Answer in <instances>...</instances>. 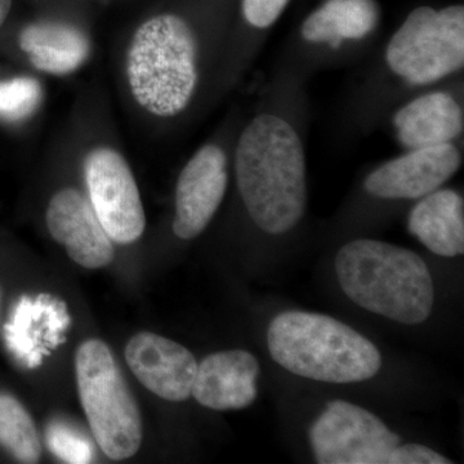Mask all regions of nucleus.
Here are the masks:
<instances>
[{"label":"nucleus","mask_w":464,"mask_h":464,"mask_svg":"<svg viewBox=\"0 0 464 464\" xmlns=\"http://www.w3.org/2000/svg\"><path fill=\"white\" fill-rule=\"evenodd\" d=\"M261 366L244 350L221 351L198 364L191 395L212 411H239L257 398Z\"/></svg>","instance_id":"obj_14"},{"label":"nucleus","mask_w":464,"mask_h":464,"mask_svg":"<svg viewBox=\"0 0 464 464\" xmlns=\"http://www.w3.org/2000/svg\"><path fill=\"white\" fill-rule=\"evenodd\" d=\"M378 16L374 0H328L304 21L302 36L338 47L344 39H362L373 32Z\"/></svg>","instance_id":"obj_18"},{"label":"nucleus","mask_w":464,"mask_h":464,"mask_svg":"<svg viewBox=\"0 0 464 464\" xmlns=\"http://www.w3.org/2000/svg\"><path fill=\"white\" fill-rule=\"evenodd\" d=\"M45 221L52 237L65 246L69 257L82 267L96 270L114 259L112 240L91 201L75 188H63L53 195Z\"/></svg>","instance_id":"obj_11"},{"label":"nucleus","mask_w":464,"mask_h":464,"mask_svg":"<svg viewBox=\"0 0 464 464\" xmlns=\"http://www.w3.org/2000/svg\"><path fill=\"white\" fill-rule=\"evenodd\" d=\"M390 69L411 84H430L464 65L463 5L414 9L386 51Z\"/></svg>","instance_id":"obj_6"},{"label":"nucleus","mask_w":464,"mask_h":464,"mask_svg":"<svg viewBox=\"0 0 464 464\" xmlns=\"http://www.w3.org/2000/svg\"><path fill=\"white\" fill-rule=\"evenodd\" d=\"M320 464H387L401 439L377 415L343 400L328 402L310 430Z\"/></svg>","instance_id":"obj_7"},{"label":"nucleus","mask_w":464,"mask_h":464,"mask_svg":"<svg viewBox=\"0 0 464 464\" xmlns=\"http://www.w3.org/2000/svg\"><path fill=\"white\" fill-rule=\"evenodd\" d=\"M289 0H243L244 17L250 25L266 29L275 24Z\"/></svg>","instance_id":"obj_22"},{"label":"nucleus","mask_w":464,"mask_h":464,"mask_svg":"<svg viewBox=\"0 0 464 464\" xmlns=\"http://www.w3.org/2000/svg\"><path fill=\"white\" fill-rule=\"evenodd\" d=\"M267 344L277 364L308 380L346 384L380 372L378 348L355 329L331 316L286 311L275 317Z\"/></svg>","instance_id":"obj_3"},{"label":"nucleus","mask_w":464,"mask_h":464,"mask_svg":"<svg viewBox=\"0 0 464 464\" xmlns=\"http://www.w3.org/2000/svg\"><path fill=\"white\" fill-rule=\"evenodd\" d=\"M409 231L424 246L442 257L464 253V203L453 190H436L411 210Z\"/></svg>","instance_id":"obj_16"},{"label":"nucleus","mask_w":464,"mask_h":464,"mask_svg":"<svg viewBox=\"0 0 464 464\" xmlns=\"http://www.w3.org/2000/svg\"><path fill=\"white\" fill-rule=\"evenodd\" d=\"M12 8V0H0V26L7 20Z\"/></svg>","instance_id":"obj_24"},{"label":"nucleus","mask_w":464,"mask_h":464,"mask_svg":"<svg viewBox=\"0 0 464 464\" xmlns=\"http://www.w3.org/2000/svg\"><path fill=\"white\" fill-rule=\"evenodd\" d=\"M198 44L181 17L159 14L137 29L127 56L130 92L157 116L179 114L198 83Z\"/></svg>","instance_id":"obj_4"},{"label":"nucleus","mask_w":464,"mask_h":464,"mask_svg":"<svg viewBox=\"0 0 464 464\" xmlns=\"http://www.w3.org/2000/svg\"><path fill=\"white\" fill-rule=\"evenodd\" d=\"M20 47L35 69L53 75L75 72L91 51L90 41L82 30L53 21L26 26L20 34Z\"/></svg>","instance_id":"obj_17"},{"label":"nucleus","mask_w":464,"mask_h":464,"mask_svg":"<svg viewBox=\"0 0 464 464\" xmlns=\"http://www.w3.org/2000/svg\"><path fill=\"white\" fill-rule=\"evenodd\" d=\"M72 319L66 304L50 295L20 298L5 325V340L9 353L29 369L39 368L66 341Z\"/></svg>","instance_id":"obj_13"},{"label":"nucleus","mask_w":464,"mask_h":464,"mask_svg":"<svg viewBox=\"0 0 464 464\" xmlns=\"http://www.w3.org/2000/svg\"><path fill=\"white\" fill-rule=\"evenodd\" d=\"M45 444L57 458L66 463L93 462L94 445L90 436L65 420H53L45 430Z\"/></svg>","instance_id":"obj_20"},{"label":"nucleus","mask_w":464,"mask_h":464,"mask_svg":"<svg viewBox=\"0 0 464 464\" xmlns=\"http://www.w3.org/2000/svg\"><path fill=\"white\" fill-rule=\"evenodd\" d=\"M227 159L218 146L200 149L179 174L173 232L191 240L206 230L227 188Z\"/></svg>","instance_id":"obj_10"},{"label":"nucleus","mask_w":464,"mask_h":464,"mask_svg":"<svg viewBox=\"0 0 464 464\" xmlns=\"http://www.w3.org/2000/svg\"><path fill=\"white\" fill-rule=\"evenodd\" d=\"M43 91L36 79L0 81V121H20L29 118L41 105Z\"/></svg>","instance_id":"obj_21"},{"label":"nucleus","mask_w":464,"mask_h":464,"mask_svg":"<svg viewBox=\"0 0 464 464\" xmlns=\"http://www.w3.org/2000/svg\"><path fill=\"white\" fill-rule=\"evenodd\" d=\"M451 460L420 444H400L391 451L387 464H450Z\"/></svg>","instance_id":"obj_23"},{"label":"nucleus","mask_w":464,"mask_h":464,"mask_svg":"<svg viewBox=\"0 0 464 464\" xmlns=\"http://www.w3.org/2000/svg\"><path fill=\"white\" fill-rule=\"evenodd\" d=\"M335 273L344 295L366 311L408 325L431 315V273L411 250L378 240L350 241L335 257Z\"/></svg>","instance_id":"obj_2"},{"label":"nucleus","mask_w":464,"mask_h":464,"mask_svg":"<svg viewBox=\"0 0 464 464\" xmlns=\"http://www.w3.org/2000/svg\"><path fill=\"white\" fill-rule=\"evenodd\" d=\"M75 371L79 398L101 450L110 459L133 457L142 442L141 414L108 344L84 342Z\"/></svg>","instance_id":"obj_5"},{"label":"nucleus","mask_w":464,"mask_h":464,"mask_svg":"<svg viewBox=\"0 0 464 464\" xmlns=\"http://www.w3.org/2000/svg\"><path fill=\"white\" fill-rule=\"evenodd\" d=\"M90 201L110 239L132 244L146 227L145 210L132 170L114 149L92 150L84 161Z\"/></svg>","instance_id":"obj_8"},{"label":"nucleus","mask_w":464,"mask_h":464,"mask_svg":"<svg viewBox=\"0 0 464 464\" xmlns=\"http://www.w3.org/2000/svg\"><path fill=\"white\" fill-rule=\"evenodd\" d=\"M453 143L411 149L366 177L365 190L381 199H420L439 190L460 167Z\"/></svg>","instance_id":"obj_9"},{"label":"nucleus","mask_w":464,"mask_h":464,"mask_svg":"<svg viewBox=\"0 0 464 464\" xmlns=\"http://www.w3.org/2000/svg\"><path fill=\"white\" fill-rule=\"evenodd\" d=\"M130 371L146 389L168 401L191 396L198 362L188 348L154 333H139L125 347Z\"/></svg>","instance_id":"obj_12"},{"label":"nucleus","mask_w":464,"mask_h":464,"mask_svg":"<svg viewBox=\"0 0 464 464\" xmlns=\"http://www.w3.org/2000/svg\"><path fill=\"white\" fill-rule=\"evenodd\" d=\"M0 447L21 463H38L42 442L32 417L14 396L0 392Z\"/></svg>","instance_id":"obj_19"},{"label":"nucleus","mask_w":464,"mask_h":464,"mask_svg":"<svg viewBox=\"0 0 464 464\" xmlns=\"http://www.w3.org/2000/svg\"><path fill=\"white\" fill-rule=\"evenodd\" d=\"M399 141L408 149L442 145L463 130V110L450 94L433 92L405 105L393 118Z\"/></svg>","instance_id":"obj_15"},{"label":"nucleus","mask_w":464,"mask_h":464,"mask_svg":"<svg viewBox=\"0 0 464 464\" xmlns=\"http://www.w3.org/2000/svg\"><path fill=\"white\" fill-rule=\"evenodd\" d=\"M237 188L250 218L271 235L288 232L306 209V159L295 128L276 115L253 119L237 155Z\"/></svg>","instance_id":"obj_1"}]
</instances>
